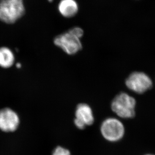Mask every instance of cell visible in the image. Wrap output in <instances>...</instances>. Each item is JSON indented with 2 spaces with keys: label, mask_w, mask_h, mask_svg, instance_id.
<instances>
[{
  "label": "cell",
  "mask_w": 155,
  "mask_h": 155,
  "mask_svg": "<svg viewBox=\"0 0 155 155\" xmlns=\"http://www.w3.org/2000/svg\"><path fill=\"white\" fill-rule=\"evenodd\" d=\"M136 107L135 98L125 92L116 95L111 101V110L121 119L133 118L136 114Z\"/></svg>",
  "instance_id": "obj_1"
},
{
  "label": "cell",
  "mask_w": 155,
  "mask_h": 155,
  "mask_svg": "<svg viewBox=\"0 0 155 155\" xmlns=\"http://www.w3.org/2000/svg\"><path fill=\"white\" fill-rule=\"evenodd\" d=\"M25 13V6L22 0H0V20L5 23H15Z\"/></svg>",
  "instance_id": "obj_2"
},
{
  "label": "cell",
  "mask_w": 155,
  "mask_h": 155,
  "mask_svg": "<svg viewBox=\"0 0 155 155\" xmlns=\"http://www.w3.org/2000/svg\"><path fill=\"white\" fill-rule=\"evenodd\" d=\"M100 131L104 139L108 142H118L123 139L125 134L123 123L116 117H108L101 123Z\"/></svg>",
  "instance_id": "obj_3"
},
{
  "label": "cell",
  "mask_w": 155,
  "mask_h": 155,
  "mask_svg": "<svg viewBox=\"0 0 155 155\" xmlns=\"http://www.w3.org/2000/svg\"><path fill=\"white\" fill-rule=\"evenodd\" d=\"M54 44L69 55H74L82 49V43L78 38L68 31L56 36Z\"/></svg>",
  "instance_id": "obj_4"
},
{
  "label": "cell",
  "mask_w": 155,
  "mask_h": 155,
  "mask_svg": "<svg viewBox=\"0 0 155 155\" xmlns=\"http://www.w3.org/2000/svg\"><path fill=\"white\" fill-rule=\"evenodd\" d=\"M126 85L133 92L142 94L152 87L153 82L146 73L142 72H134L126 79Z\"/></svg>",
  "instance_id": "obj_5"
},
{
  "label": "cell",
  "mask_w": 155,
  "mask_h": 155,
  "mask_svg": "<svg viewBox=\"0 0 155 155\" xmlns=\"http://www.w3.org/2000/svg\"><path fill=\"white\" fill-rule=\"evenodd\" d=\"M94 121L92 108L88 104L81 103L77 105L75 111L74 124L79 130H84L86 126L92 125Z\"/></svg>",
  "instance_id": "obj_6"
},
{
  "label": "cell",
  "mask_w": 155,
  "mask_h": 155,
  "mask_svg": "<svg viewBox=\"0 0 155 155\" xmlns=\"http://www.w3.org/2000/svg\"><path fill=\"white\" fill-rule=\"evenodd\" d=\"M20 117L17 113L9 107L0 110V130L6 133L15 132L20 124Z\"/></svg>",
  "instance_id": "obj_7"
},
{
  "label": "cell",
  "mask_w": 155,
  "mask_h": 155,
  "mask_svg": "<svg viewBox=\"0 0 155 155\" xmlns=\"http://www.w3.org/2000/svg\"><path fill=\"white\" fill-rule=\"evenodd\" d=\"M58 10L64 17H73L78 11V6L75 0H61L58 5Z\"/></svg>",
  "instance_id": "obj_8"
},
{
  "label": "cell",
  "mask_w": 155,
  "mask_h": 155,
  "mask_svg": "<svg viewBox=\"0 0 155 155\" xmlns=\"http://www.w3.org/2000/svg\"><path fill=\"white\" fill-rule=\"evenodd\" d=\"M13 52L7 47H0V67L3 68H11L15 63Z\"/></svg>",
  "instance_id": "obj_9"
},
{
  "label": "cell",
  "mask_w": 155,
  "mask_h": 155,
  "mask_svg": "<svg viewBox=\"0 0 155 155\" xmlns=\"http://www.w3.org/2000/svg\"><path fill=\"white\" fill-rule=\"evenodd\" d=\"M52 155H71V154L69 150L59 146L54 149Z\"/></svg>",
  "instance_id": "obj_10"
},
{
  "label": "cell",
  "mask_w": 155,
  "mask_h": 155,
  "mask_svg": "<svg viewBox=\"0 0 155 155\" xmlns=\"http://www.w3.org/2000/svg\"><path fill=\"white\" fill-rule=\"evenodd\" d=\"M68 32L80 39L82 37L84 33L83 30L78 27H75L70 29Z\"/></svg>",
  "instance_id": "obj_11"
},
{
  "label": "cell",
  "mask_w": 155,
  "mask_h": 155,
  "mask_svg": "<svg viewBox=\"0 0 155 155\" xmlns=\"http://www.w3.org/2000/svg\"><path fill=\"white\" fill-rule=\"evenodd\" d=\"M16 68H21V67H22V65H21V63H17L16 65Z\"/></svg>",
  "instance_id": "obj_12"
},
{
  "label": "cell",
  "mask_w": 155,
  "mask_h": 155,
  "mask_svg": "<svg viewBox=\"0 0 155 155\" xmlns=\"http://www.w3.org/2000/svg\"><path fill=\"white\" fill-rule=\"evenodd\" d=\"M48 1L50 3H51V2L53 1V0H48Z\"/></svg>",
  "instance_id": "obj_13"
},
{
  "label": "cell",
  "mask_w": 155,
  "mask_h": 155,
  "mask_svg": "<svg viewBox=\"0 0 155 155\" xmlns=\"http://www.w3.org/2000/svg\"><path fill=\"white\" fill-rule=\"evenodd\" d=\"M153 155V154H146V155Z\"/></svg>",
  "instance_id": "obj_14"
},
{
  "label": "cell",
  "mask_w": 155,
  "mask_h": 155,
  "mask_svg": "<svg viewBox=\"0 0 155 155\" xmlns=\"http://www.w3.org/2000/svg\"><path fill=\"white\" fill-rule=\"evenodd\" d=\"M22 1H23V0H22Z\"/></svg>",
  "instance_id": "obj_15"
}]
</instances>
